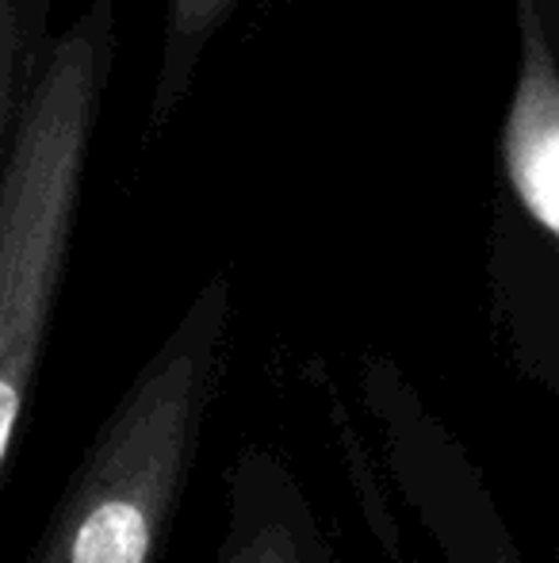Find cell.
I'll list each match as a JSON object with an SVG mask.
<instances>
[{"instance_id":"cell-5","label":"cell","mask_w":559,"mask_h":563,"mask_svg":"<svg viewBox=\"0 0 559 563\" xmlns=\"http://www.w3.org/2000/svg\"><path fill=\"white\" fill-rule=\"evenodd\" d=\"M23 58L31 62L27 38H23V4L0 0V165H4L15 119H20V108L31 92V81H35Z\"/></svg>"},{"instance_id":"cell-6","label":"cell","mask_w":559,"mask_h":563,"mask_svg":"<svg viewBox=\"0 0 559 563\" xmlns=\"http://www.w3.org/2000/svg\"><path fill=\"white\" fill-rule=\"evenodd\" d=\"M529 4L540 8V15H545L548 31H552V38L559 35V0H529Z\"/></svg>"},{"instance_id":"cell-2","label":"cell","mask_w":559,"mask_h":563,"mask_svg":"<svg viewBox=\"0 0 559 563\" xmlns=\"http://www.w3.org/2000/svg\"><path fill=\"white\" fill-rule=\"evenodd\" d=\"M120 0H92L58 38L20 108L0 165V475L27 415L62 296Z\"/></svg>"},{"instance_id":"cell-3","label":"cell","mask_w":559,"mask_h":563,"mask_svg":"<svg viewBox=\"0 0 559 563\" xmlns=\"http://www.w3.org/2000/svg\"><path fill=\"white\" fill-rule=\"evenodd\" d=\"M223 510L211 563H342L311 490L280 449L246 445L231 460Z\"/></svg>"},{"instance_id":"cell-4","label":"cell","mask_w":559,"mask_h":563,"mask_svg":"<svg viewBox=\"0 0 559 563\" xmlns=\"http://www.w3.org/2000/svg\"><path fill=\"white\" fill-rule=\"evenodd\" d=\"M238 0H165L161 23V58H157V77L149 89V119L146 126L161 134L188 100V89L195 81L203 54L211 38L226 23Z\"/></svg>"},{"instance_id":"cell-1","label":"cell","mask_w":559,"mask_h":563,"mask_svg":"<svg viewBox=\"0 0 559 563\" xmlns=\"http://www.w3.org/2000/svg\"><path fill=\"white\" fill-rule=\"evenodd\" d=\"M231 284L211 276L104 418L27 563H157L231 349Z\"/></svg>"}]
</instances>
